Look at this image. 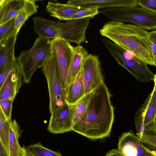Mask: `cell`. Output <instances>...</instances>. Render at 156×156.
<instances>
[{"mask_svg": "<svg viewBox=\"0 0 156 156\" xmlns=\"http://www.w3.org/2000/svg\"><path fill=\"white\" fill-rule=\"evenodd\" d=\"M92 92L85 94L77 102L73 115V126L79 121L84 113Z\"/></svg>", "mask_w": 156, "mask_h": 156, "instance_id": "4316f807", "label": "cell"}, {"mask_svg": "<svg viewBox=\"0 0 156 156\" xmlns=\"http://www.w3.org/2000/svg\"><path fill=\"white\" fill-rule=\"evenodd\" d=\"M138 5L156 13V0H138Z\"/></svg>", "mask_w": 156, "mask_h": 156, "instance_id": "d6a6232c", "label": "cell"}, {"mask_svg": "<svg viewBox=\"0 0 156 156\" xmlns=\"http://www.w3.org/2000/svg\"><path fill=\"white\" fill-rule=\"evenodd\" d=\"M15 20L14 18L0 25V45L14 34L18 33L15 27Z\"/></svg>", "mask_w": 156, "mask_h": 156, "instance_id": "d4e9b609", "label": "cell"}, {"mask_svg": "<svg viewBox=\"0 0 156 156\" xmlns=\"http://www.w3.org/2000/svg\"><path fill=\"white\" fill-rule=\"evenodd\" d=\"M118 149L124 156H155L144 147L132 131L122 134Z\"/></svg>", "mask_w": 156, "mask_h": 156, "instance_id": "8fae6325", "label": "cell"}, {"mask_svg": "<svg viewBox=\"0 0 156 156\" xmlns=\"http://www.w3.org/2000/svg\"><path fill=\"white\" fill-rule=\"evenodd\" d=\"M73 47L70 43L62 39L57 38L51 40V52L54 53L56 56L66 98L69 89L68 73Z\"/></svg>", "mask_w": 156, "mask_h": 156, "instance_id": "52a82bcc", "label": "cell"}, {"mask_svg": "<svg viewBox=\"0 0 156 156\" xmlns=\"http://www.w3.org/2000/svg\"><path fill=\"white\" fill-rule=\"evenodd\" d=\"M25 0L0 1V25L15 18L23 7Z\"/></svg>", "mask_w": 156, "mask_h": 156, "instance_id": "e0dca14e", "label": "cell"}, {"mask_svg": "<svg viewBox=\"0 0 156 156\" xmlns=\"http://www.w3.org/2000/svg\"><path fill=\"white\" fill-rule=\"evenodd\" d=\"M12 121V119H6L0 109V141L9 153L10 124Z\"/></svg>", "mask_w": 156, "mask_h": 156, "instance_id": "603a6c76", "label": "cell"}, {"mask_svg": "<svg viewBox=\"0 0 156 156\" xmlns=\"http://www.w3.org/2000/svg\"><path fill=\"white\" fill-rule=\"evenodd\" d=\"M66 3L83 8L108 9L114 7L132 8L137 6V0H71Z\"/></svg>", "mask_w": 156, "mask_h": 156, "instance_id": "4fadbf2b", "label": "cell"}, {"mask_svg": "<svg viewBox=\"0 0 156 156\" xmlns=\"http://www.w3.org/2000/svg\"><path fill=\"white\" fill-rule=\"evenodd\" d=\"M23 147L24 151V156H33V155L29 152L26 147L23 145Z\"/></svg>", "mask_w": 156, "mask_h": 156, "instance_id": "8d00e7d4", "label": "cell"}, {"mask_svg": "<svg viewBox=\"0 0 156 156\" xmlns=\"http://www.w3.org/2000/svg\"><path fill=\"white\" fill-rule=\"evenodd\" d=\"M100 13L112 21L131 23L146 30H156V13L141 7L112 8Z\"/></svg>", "mask_w": 156, "mask_h": 156, "instance_id": "5b68a950", "label": "cell"}, {"mask_svg": "<svg viewBox=\"0 0 156 156\" xmlns=\"http://www.w3.org/2000/svg\"><path fill=\"white\" fill-rule=\"evenodd\" d=\"M13 99H3L0 100V109L5 117L8 120L11 119Z\"/></svg>", "mask_w": 156, "mask_h": 156, "instance_id": "4dcf8cb0", "label": "cell"}, {"mask_svg": "<svg viewBox=\"0 0 156 156\" xmlns=\"http://www.w3.org/2000/svg\"><path fill=\"white\" fill-rule=\"evenodd\" d=\"M156 115V87L154 86L146 112L144 124L145 126L154 121Z\"/></svg>", "mask_w": 156, "mask_h": 156, "instance_id": "484cf974", "label": "cell"}, {"mask_svg": "<svg viewBox=\"0 0 156 156\" xmlns=\"http://www.w3.org/2000/svg\"><path fill=\"white\" fill-rule=\"evenodd\" d=\"M42 70L48 84L49 109L51 114L63 104L66 99L65 90L54 53L51 52L42 66Z\"/></svg>", "mask_w": 156, "mask_h": 156, "instance_id": "8992f818", "label": "cell"}, {"mask_svg": "<svg viewBox=\"0 0 156 156\" xmlns=\"http://www.w3.org/2000/svg\"><path fill=\"white\" fill-rule=\"evenodd\" d=\"M138 140L156 147V130L154 121L145 126L143 135Z\"/></svg>", "mask_w": 156, "mask_h": 156, "instance_id": "83f0119b", "label": "cell"}, {"mask_svg": "<svg viewBox=\"0 0 156 156\" xmlns=\"http://www.w3.org/2000/svg\"><path fill=\"white\" fill-rule=\"evenodd\" d=\"M100 33L147 64L154 65L149 32L146 30L131 23L111 20L104 25Z\"/></svg>", "mask_w": 156, "mask_h": 156, "instance_id": "7a4b0ae2", "label": "cell"}, {"mask_svg": "<svg viewBox=\"0 0 156 156\" xmlns=\"http://www.w3.org/2000/svg\"><path fill=\"white\" fill-rule=\"evenodd\" d=\"M154 127H155V129L156 130V115L155 116V118L154 119Z\"/></svg>", "mask_w": 156, "mask_h": 156, "instance_id": "74e56055", "label": "cell"}, {"mask_svg": "<svg viewBox=\"0 0 156 156\" xmlns=\"http://www.w3.org/2000/svg\"><path fill=\"white\" fill-rule=\"evenodd\" d=\"M90 23V18H83L60 22L58 38L78 45L85 42L86 32Z\"/></svg>", "mask_w": 156, "mask_h": 156, "instance_id": "9c48e42d", "label": "cell"}, {"mask_svg": "<svg viewBox=\"0 0 156 156\" xmlns=\"http://www.w3.org/2000/svg\"><path fill=\"white\" fill-rule=\"evenodd\" d=\"M36 1L25 0L24 6L15 18V27L18 32L28 18L37 12Z\"/></svg>", "mask_w": 156, "mask_h": 156, "instance_id": "ffe728a7", "label": "cell"}, {"mask_svg": "<svg viewBox=\"0 0 156 156\" xmlns=\"http://www.w3.org/2000/svg\"><path fill=\"white\" fill-rule=\"evenodd\" d=\"M77 103L69 104L65 101L61 106L55 109L51 114L48 131L58 134L72 130L73 115Z\"/></svg>", "mask_w": 156, "mask_h": 156, "instance_id": "ba28073f", "label": "cell"}, {"mask_svg": "<svg viewBox=\"0 0 156 156\" xmlns=\"http://www.w3.org/2000/svg\"><path fill=\"white\" fill-rule=\"evenodd\" d=\"M151 95V92L143 105L139 108L134 116L135 124L137 131L136 134L138 139H141L144 130V121L146 112Z\"/></svg>", "mask_w": 156, "mask_h": 156, "instance_id": "7402d4cb", "label": "cell"}, {"mask_svg": "<svg viewBox=\"0 0 156 156\" xmlns=\"http://www.w3.org/2000/svg\"><path fill=\"white\" fill-rule=\"evenodd\" d=\"M33 20L34 31L39 37L52 39L58 38L59 22L40 16L35 17Z\"/></svg>", "mask_w": 156, "mask_h": 156, "instance_id": "5bb4252c", "label": "cell"}, {"mask_svg": "<svg viewBox=\"0 0 156 156\" xmlns=\"http://www.w3.org/2000/svg\"><path fill=\"white\" fill-rule=\"evenodd\" d=\"M89 54L87 50L80 45L73 47L68 73L69 88Z\"/></svg>", "mask_w": 156, "mask_h": 156, "instance_id": "2e32d148", "label": "cell"}, {"mask_svg": "<svg viewBox=\"0 0 156 156\" xmlns=\"http://www.w3.org/2000/svg\"><path fill=\"white\" fill-rule=\"evenodd\" d=\"M83 8L73 4L49 1L46 10L50 15L61 20H70L76 13Z\"/></svg>", "mask_w": 156, "mask_h": 156, "instance_id": "9a60e30c", "label": "cell"}, {"mask_svg": "<svg viewBox=\"0 0 156 156\" xmlns=\"http://www.w3.org/2000/svg\"><path fill=\"white\" fill-rule=\"evenodd\" d=\"M85 86V94L92 91L104 80L101 64L97 55L89 54L81 70Z\"/></svg>", "mask_w": 156, "mask_h": 156, "instance_id": "30bf717a", "label": "cell"}, {"mask_svg": "<svg viewBox=\"0 0 156 156\" xmlns=\"http://www.w3.org/2000/svg\"><path fill=\"white\" fill-rule=\"evenodd\" d=\"M155 156H156V155H155Z\"/></svg>", "mask_w": 156, "mask_h": 156, "instance_id": "ab89813d", "label": "cell"}, {"mask_svg": "<svg viewBox=\"0 0 156 156\" xmlns=\"http://www.w3.org/2000/svg\"><path fill=\"white\" fill-rule=\"evenodd\" d=\"M0 156H9V152L0 141Z\"/></svg>", "mask_w": 156, "mask_h": 156, "instance_id": "d590c367", "label": "cell"}, {"mask_svg": "<svg viewBox=\"0 0 156 156\" xmlns=\"http://www.w3.org/2000/svg\"><path fill=\"white\" fill-rule=\"evenodd\" d=\"M17 63L16 58L10 59L0 71V87L2 86L9 73L16 67Z\"/></svg>", "mask_w": 156, "mask_h": 156, "instance_id": "f546056e", "label": "cell"}, {"mask_svg": "<svg viewBox=\"0 0 156 156\" xmlns=\"http://www.w3.org/2000/svg\"><path fill=\"white\" fill-rule=\"evenodd\" d=\"M114 117L111 94L103 80L92 92L84 113L72 130L91 140L102 139L109 135Z\"/></svg>", "mask_w": 156, "mask_h": 156, "instance_id": "6da1fadb", "label": "cell"}, {"mask_svg": "<svg viewBox=\"0 0 156 156\" xmlns=\"http://www.w3.org/2000/svg\"><path fill=\"white\" fill-rule=\"evenodd\" d=\"M105 156H124L118 150L114 149L108 152Z\"/></svg>", "mask_w": 156, "mask_h": 156, "instance_id": "e575fe53", "label": "cell"}, {"mask_svg": "<svg viewBox=\"0 0 156 156\" xmlns=\"http://www.w3.org/2000/svg\"><path fill=\"white\" fill-rule=\"evenodd\" d=\"M18 33L14 34L3 44L0 45V71L9 60L16 57L14 48Z\"/></svg>", "mask_w": 156, "mask_h": 156, "instance_id": "44dd1931", "label": "cell"}, {"mask_svg": "<svg viewBox=\"0 0 156 156\" xmlns=\"http://www.w3.org/2000/svg\"><path fill=\"white\" fill-rule=\"evenodd\" d=\"M21 130L16 121L14 119L10 124L9 153V156H24V151L19 143Z\"/></svg>", "mask_w": 156, "mask_h": 156, "instance_id": "ac0fdd59", "label": "cell"}, {"mask_svg": "<svg viewBox=\"0 0 156 156\" xmlns=\"http://www.w3.org/2000/svg\"><path fill=\"white\" fill-rule=\"evenodd\" d=\"M102 41L118 63L126 69L139 82L154 80L155 75L147 64L137 58L131 52L105 38Z\"/></svg>", "mask_w": 156, "mask_h": 156, "instance_id": "3957f363", "label": "cell"}, {"mask_svg": "<svg viewBox=\"0 0 156 156\" xmlns=\"http://www.w3.org/2000/svg\"><path fill=\"white\" fill-rule=\"evenodd\" d=\"M22 71L18 62L16 67L9 73L0 87V100L14 99L22 85Z\"/></svg>", "mask_w": 156, "mask_h": 156, "instance_id": "7c38bea8", "label": "cell"}, {"mask_svg": "<svg viewBox=\"0 0 156 156\" xmlns=\"http://www.w3.org/2000/svg\"><path fill=\"white\" fill-rule=\"evenodd\" d=\"M85 86L81 70L71 84L65 101L69 104H75L85 95Z\"/></svg>", "mask_w": 156, "mask_h": 156, "instance_id": "d6986e66", "label": "cell"}, {"mask_svg": "<svg viewBox=\"0 0 156 156\" xmlns=\"http://www.w3.org/2000/svg\"><path fill=\"white\" fill-rule=\"evenodd\" d=\"M144 147L149 151L156 155V147L146 142L139 140Z\"/></svg>", "mask_w": 156, "mask_h": 156, "instance_id": "836d02e7", "label": "cell"}, {"mask_svg": "<svg viewBox=\"0 0 156 156\" xmlns=\"http://www.w3.org/2000/svg\"><path fill=\"white\" fill-rule=\"evenodd\" d=\"M27 149L33 156H62L60 152L51 150L43 146L41 142L30 144Z\"/></svg>", "mask_w": 156, "mask_h": 156, "instance_id": "cb8c5ba5", "label": "cell"}, {"mask_svg": "<svg viewBox=\"0 0 156 156\" xmlns=\"http://www.w3.org/2000/svg\"><path fill=\"white\" fill-rule=\"evenodd\" d=\"M154 86L156 87V74L155 75L154 79Z\"/></svg>", "mask_w": 156, "mask_h": 156, "instance_id": "f35d334b", "label": "cell"}, {"mask_svg": "<svg viewBox=\"0 0 156 156\" xmlns=\"http://www.w3.org/2000/svg\"><path fill=\"white\" fill-rule=\"evenodd\" d=\"M51 53V40L39 37L29 49L22 51L16 58L22 71L24 82L30 83L34 73L42 67Z\"/></svg>", "mask_w": 156, "mask_h": 156, "instance_id": "277c9868", "label": "cell"}, {"mask_svg": "<svg viewBox=\"0 0 156 156\" xmlns=\"http://www.w3.org/2000/svg\"><path fill=\"white\" fill-rule=\"evenodd\" d=\"M148 37L152 52L154 66H156V30L149 32Z\"/></svg>", "mask_w": 156, "mask_h": 156, "instance_id": "1f68e13d", "label": "cell"}, {"mask_svg": "<svg viewBox=\"0 0 156 156\" xmlns=\"http://www.w3.org/2000/svg\"><path fill=\"white\" fill-rule=\"evenodd\" d=\"M99 13V9L97 8H83L73 16L71 20L83 18H93Z\"/></svg>", "mask_w": 156, "mask_h": 156, "instance_id": "f1b7e54d", "label": "cell"}]
</instances>
